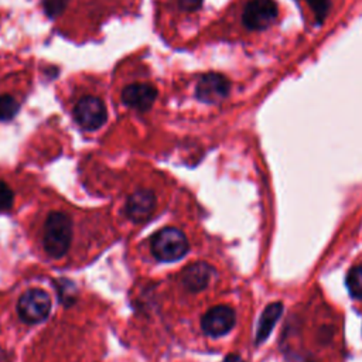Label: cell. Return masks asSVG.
<instances>
[{"instance_id":"obj_7","label":"cell","mask_w":362,"mask_h":362,"mask_svg":"<svg viewBox=\"0 0 362 362\" xmlns=\"http://www.w3.org/2000/svg\"><path fill=\"white\" fill-rule=\"evenodd\" d=\"M235 311L228 305H216L205 313L201 327L206 335L221 337L229 332L235 325Z\"/></svg>"},{"instance_id":"obj_5","label":"cell","mask_w":362,"mask_h":362,"mask_svg":"<svg viewBox=\"0 0 362 362\" xmlns=\"http://www.w3.org/2000/svg\"><path fill=\"white\" fill-rule=\"evenodd\" d=\"M279 8L274 0H250L246 3L242 21L249 30H264L277 18Z\"/></svg>"},{"instance_id":"obj_8","label":"cell","mask_w":362,"mask_h":362,"mask_svg":"<svg viewBox=\"0 0 362 362\" xmlns=\"http://www.w3.org/2000/svg\"><path fill=\"white\" fill-rule=\"evenodd\" d=\"M157 89L150 83H132L123 88L122 102L127 107L139 112L148 110L157 99Z\"/></svg>"},{"instance_id":"obj_2","label":"cell","mask_w":362,"mask_h":362,"mask_svg":"<svg viewBox=\"0 0 362 362\" xmlns=\"http://www.w3.org/2000/svg\"><path fill=\"white\" fill-rule=\"evenodd\" d=\"M188 240L185 235L175 228L160 229L151 239V252L161 262H175L188 252Z\"/></svg>"},{"instance_id":"obj_9","label":"cell","mask_w":362,"mask_h":362,"mask_svg":"<svg viewBox=\"0 0 362 362\" xmlns=\"http://www.w3.org/2000/svg\"><path fill=\"white\" fill-rule=\"evenodd\" d=\"M156 208V197L148 189L133 192L126 202V214L133 222L147 221Z\"/></svg>"},{"instance_id":"obj_17","label":"cell","mask_w":362,"mask_h":362,"mask_svg":"<svg viewBox=\"0 0 362 362\" xmlns=\"http://www.w3.org/2000/svg\"><path fill=\"white\" fill-rule=\"evenodd\" d=\"M178 4L185 11H194L201 7L202 0H178Z\"/></svg>"},{"instance_id":"obj_1","label":"cell","mask_w":362,"mask_h":362,"mask_svg":"<svg viewBox=\"0 0 362 362\" xmlns=\"http://www.w3.org/2000/svg\"><path fill=\"white\" fill-rule=\"evenodd\" d=\"M72 239V223L64 212H51L44 225L42 243L45 252L54 257H62L69 249Z\"/></svg>"},{"instance_id":"obj_14","label":"cell","mask_w":362,"mask_h":362,"mask_svg":"<svg viewBox=\"0 0 362 362\" xmlns=\"http://www.w3.org/2000/svg\"><path fill=\"white\" fill-rule=\"evenodd\" d=\"M304 1L310 6L311 11L315 16V20L318 23H322L331 8V1L329 0H304Z\"/></svg>"},{"instance_id":"obj_11","label":"cell","mask_w":362,"mask_h":362,"mask_svg":"<svg viewBox=\"0 0 362 362\" xmlns=\"http://www.w3.org/2000/svg\"><path fill=\"white\" fill-rule=\"evenodd\" d=\"M281 311H283V304L279 303V301L269 304L263 310V313L260 315V320H259L257 332H256V344L263 342L270 335L272 329L274 328L277 320L281 315Z\"/></svg>"},{"instance_id":"obj_6","label":"cell","mask_w":362,"mask_h":362,"mask_svg":"<svg viewBox=\"0 0 362 362\" xmlns=\"http://www.w3.org/2000/svg\"><path fill=\"white\" fill-rule=\"evenodd\" d=\"M229 89L230 83L223 75L218 72H208L198 79L195 96L204 103H219L229 95Z\"/></svg>"},{"instance_id":"obj_3","label":"cell","mask_w":362,"mask_h":362,"mask_svg":"<svg viewBox=\"0 0 362 362\" xmlns=\"http://www.w3.org/2000/svg\"><path fill=\"white\" fill-rule=\"evenodd\" d=\"M75 122L88 132L98 130L107 120V110L102 99L96 96L81 98L74 107Z\"/></svg>"},{"instance_id":"obj_13","label":"cell","mask_w":362,"mask_h":362,"mask_svg":"<svg viewBox=\"0 0 362 362\" xmlns=\"http://www.w3.org/2000/svg\"><path fill=\"white\" fill-rule=\"evenodd\" d=\"M20 110V103L11 95H0V120H11Z\"/></svg>"},{"instance_id":"obj_16","label":"cell","mask_w":362,"mask_h":362,"mask_svg":"<svg viewBox=\"0 0 362 362\" xmlns=\"http://www.w3.org/2000/svg\"><path fill=\"white\" fill-rule=\"evenodd\" d=\"M11 204H13V191L6 182L0 181V211L10 209Z\"/></svg>"},{"instance_id":"obj_10","label":"cell","mask_w":362,"mask_h":362,"mask_svg":"<svg viewBox=\"0 0 362 362\" xmlns=\"http://www.w3.org/2000/svg\"><path fill=\"white\" fill-rule=\"evenodd\" d=\"M212 274H214V269L209 264L202 262L194 263L184 272L182 283L188 290L199 291L209 284Z\"/></svg>"},{"instance_id":"obj_18","label":"cell","mask_w":362,"mask_h":362,"mask_svg":"<svg viewBox=\"0 0 362 362\" xmlns=\"http://www.w3.org/2000/svg\"><path fill=\"white\" fill-rule=\"evenodd\" d=\"M222 362H243V359L240 356H238V355H229Z\"/></svg>"},{"instance_id":"obj_12","label":"cell","mask_w":362,"mask_h":362,"mask_svg":"<svg viewBox=\"0 0 362 362\" xmlns=\"http://www.w3.org/2000/svg\"><path fill=\"white\" fill-rule=\"evenodd\" d=\"M346 287L354 298H362V266H355L348 272Z\"/></svg>"},{"instance_id":"obj_15","label":"cell","mask_w":362,"mask_h":362,"mask_svg":"<svg viewBox=\"0 0 362 362\" xmlns=\"http://www.w3.org/2000/svg\"><path fill=\"white\" fill-rule=\"evenodd\" d=\"M68 0H44V10L47 16L57 17L65 8Z\"/></svg>"},{"instance_id":"obj_4","label":"cell","mask_w":362,"mask_h":362,"mask_svg":"<svg viewBox=\"0 0 362 362\" xmlns=\"http://www.w3.org/2000/svg\"><path fill=\"white\" fill-rule=\"evenodd\" d=\"M17 311L20 318L28 324L41 322L51 311V298L47 291L31 288L20 297Z\"/></svg>"}]
</instances>
